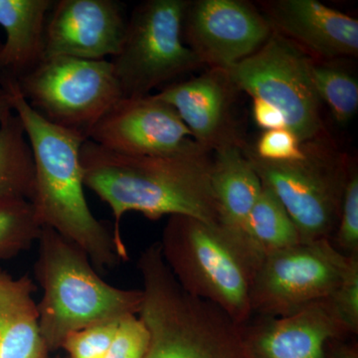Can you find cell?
<instances>
[{"label": "cell", "mask_w": 358, "mask_h": 358, "mask_svg": "<svg viewBox=\"0 0 358 358\" xmlns=\"http://www.w3.org/2000/svg\"><path fill=\"white\" fill-rule=\"evenodd\" d=\"M52 0H0V79L20 81L45 59V32Z\"/></svg>", "instance_id": "obj_17"}, {"label": "cell", "mask_w": 358, "mask_h": 358, "mask_svg": "<svg viewBox=\"0 0 358 358\" xmlns=\"http://www.w3.org/2000/svg\"><path fill=\"white\" fill-rule=\"evenodd\" d=\"M312 62L300 47L273 31L258 51L226 71L238 91L279 110L303 143L326 134Z\"/></svg>", "instance_id": "obj_9"}, {"label": "cell", "mask_w": 358, "mask_h": 358, "mask_svg": "<svg viewBox=\"0 0 358 358\" xmlns=\"http://www.w3.org/2000/svg\"><path fill=\"white\" fill-rule=\"evenodd\" d=\"M121 320L94 324L71 334L61 350H65L67 358H105Z\"/></svg>", "instance_id": "obj_25"}, {"label": "cell", "mask_w": 358, "mask_h": 358, "mask_svg": "<svg viewBox=\"0 0 358 358\" xmlns=\"http://www.w3.org/2000/svg\"><path fill=\"white\" fill-rule=\"evenodd\" d=\"M186 0H148L127 21L120 50L110 58L122 96H143L202 67L182 38Z\"/></svg>", "instance_id": "obj_7"}, {"label": "cell", "mask_w": 358, "mask_h": 358, "mask_svg": "<svg viewBox=\"0 0 358 358\" xmlns=\"http://www.w3.org/2000/svg\"><path fill=\"white\" fill-rule=\"evenodd\" d=\"M334 312L352 336L358 334V264L329 296Z\"/></svg>", "instance_id": "obj_28"}, {"label": "cell", "mask_w": 358, "mask_h": 358, "mask_svg": "<svg viewBox=\"0 0 358 358\" xmlns=\"http://www.w3.org/2000/svg\"><path fill=\"white\" fill-rule=\"evenodd\" d=\"M80 160L85 187L110 207L115 237L122 246L120 225L128 212L150 220L179 215L220 224L211 185V152L202 147L171 155H126L87 140Z\"/></svg>", "instance_id": "obj_1"}, {"label": "cell", "mask_w": 358, "mask_h": 358, "mask_svg": "<svg viewBox=\"0 0 358 358\" xmlns=\"http://www.w3.org/2000/svg\"><path fill=\"white\" fill-rule=\"evenodd\" d=\"M150 334L138 315L122 317L105 358H145Z\"/></svg>", "instance_id": "obj_26"}, {"label": "cell", "mask_w": 358, "mask_h": 358, "mask_svg": "<svg viewBox=\"0 0 358 358\" xmlns=\"http://www.w3.org/2000/svg\"><path fill=\"white\" fill-rule=\"evenodd\" d=\"M28 275L14 278L0 267V358H49Z\"/></svg>", "instance_id": "obj_18"}, {"label": "cell", "mask_w": 358, "mask_h": 358, "mask_svg": "<svg viewBox=\"0 0 358 358\" xmlns=\"http://www.w3.org/2000/svg\"><path fill=\"white\" fill-rule=\"evenodd\" d=\"M34 162L22 122L11 114L0 122V199L31 197Z\"/></svg>", "instance_id": "obj_21"}, {"label": "cell", "mask_w": 358, "mask_h": 358, "mask_svg": "<svg viewBox=\"0 0 358 358\" xmlns=\"http://www.w3.org/2000/svg\"><path fill=\"white\" fill-rule=\"evenodd\" d=\"M245 147L243 141H240L211 152V185L220 224L243 237L245 223L263 188Z\"/></svg>", "instance_id": "obj_19"}, {"label": "cell", "mask_w": 358, "mask_h": 358, "mask_svg": "<svg viewBox=\"0 0 358 358\" xmlns=\"http://www.w3.org/2000/svg\"><path fill=\"white\" fill-rule=\"evenodd\" d=\"M358 258H346L329 240L300 242L263 259L251 292L252 315L282 317L336 292Z\"/></svg>", "instance_id": "obj_10"}, {"label": "cell", "mask_w": 358, "mask_h": 358, "mask_svg": "<svg viewBox=\"0 0 358 358\" xmlns=\"http://www.w3.org/2000/svg\"><path fill=\"white\" fill-rule=\"evenodd\" d=\"M0 84L8 92L31 148L34 180L28 201L40 226L81 247L99 270H110L128 260L114 228L92 213L85 197L80 152L88 138L45 120L26 102L17 82L0 79Z\"/></svg>", "instance_id": "obj_2"}, {"label": "cell", "mask_w": 358, "mask_h": 358, "mask_svg": "<svg viewBox=\"0 0 358 358\" xmlns=\"http://www.w3.org/2000/svg\"><path fill=\"white\" fill-rule=\"evenodd\" d=\"M55 358H67V357H62V355H58V357H56Z\"/></svg>", "instance_id": "obj_32"}, {"label": "cell", "mask_w": 358, "mask_h": 358, "mask_svg": "<svg viewBox=\"0 0 358 358\" xmlns=\"http://www.w3.org/2000/svg\"><path fill=\"white\" fill-rule=\"evenodd\" d=\"M181 288L227 313L238 326L252 317L251 292L261 259L245 238L221 224L171 216L159 242Z\"/></svg>", "instance_id": "obj_5"}, {"label": "cell", "mask_w": 358, "mask_h": 358, "mask_svg": "<svg viewBox=\"0 0 358 358\" xmlns=\"http://www.w3.org/2000/svg\"><path fill=\"white\" fill-rule=\"evenodd\" d=\"M273 31L315 60H338L358 54V21L317 0H272L262 4Z\"/></svg>", "instance_id": "obj_16"}, {"label": "cell", "mask_w": 358, "mask_h": 358, "mask_svg": "<svg viewBox=\"0 0 358 358\" xmlns=\"http://www.w3.org/2000/svg\"><path fill=\"white\" fill-rule=\"evenodd\" d=\"M312 77L320 102L326 103L339 124H348L358 110L357 77L338 60L313 59Z\"/></svg>", "instance_id": "obj_22"}, {"label": "cell", "mask_w": 358, "mask_h": 358, "mask_svg": "<svg viewBox=\"0 0 358 358\" xmlns=\"http://www.w3.org/2000/svg\"><path fill=\"white\" fill-rule=\"evenodd\" d=\"M252 107H253L252 113H253L254 121L261 128L266 131L288 129L284 115L270 103L259 100V99H253Z\"/></svg>", "instance_id": "obj_29"}, {"label": "cell", "mask_w": 358, "mask_h": 358, "mask_svg": "<svg viewBox=\"0 0 358 358\" xmlns=\"http://www.w3.org/2000/svg\"><path fill=\"white\" fill-rule=\"evenodd\" d=\"M37 243L39 324L50 352L80 329L140 313L143 291L103 281L81 247L49 227H42Z\"/></svg>", "instance_id": "obj_3"}, {"label": "cell", "mask_w": 358, "mask_h": 358, "mask_svg": "<svg viewBox=\"0 0 358 358\" xmlns=\"http://www.w3.org/2000/svg\"><path fill=\"white\" fill-rule=\"evenodd\" d=\"M115 0L54 1L45 32V58L105 60L120 50L127 26Z\"/></svg>", "instance_id": "obj_13"}, {"label": "cell", "mask_w": 358, "mask_h": 358, "mask_svg": "<svg viewBox=\"0 0 358 358\" xmlns=\"http://www.w3.org/2000/svg\"><path fill=\"white\" fill-rule=\"evenodd\" d=\"M272 32L262 13L239 0L188 1L183 14V41L209 68L229 69L258 51Z\"/></svg>", "instance_id": "obj_11"}, {"label": "cell", "mask_w": 358, "mask_h": 358, "mask_svg": "<svg viewBox=\"0 0 358 358\" xmlns=\"http://www.w3.org/2000/svg\"><path fill=\"white\" fill-rule=\"evenodd\" d=\"M243 235L250 249L261 260L301 242L298 230L284 205L265 185L250 211Z\"/></svg>", "instance_id": "obj_20"}, {"label": "cell", "mask_w": 358, "mask_h": 358, "mask_svg": "<svg viewBox=\"0 0 358 358\" xmlns=\"http://www.w3.org/2000/svg\"><path fill=\"white\" fill-rule=\"evenodd\" d=\"M138 268L143 293L138 317L150 334L145 358H254L241 326L181 288L157 242L141 254Z\"/></svg>", "instance_id": "obj_4"}, {"label": "cell", "mask_w": 358, "mask_h": 358, "mask_svg": "<svg viewBox=\"0 0 358 358\" xmlns=\"http://www.w3.org/2000/svg\"><path fill=\"white\" fill-rule=\"evenodd\" d=\"M17 85L26 102L45 120L87 138L99 120L124 96L106 59L45 58Z\"/></svg>", "instance_id": "obj_8"}, {"label": "cell", "mask_w": 358, "mask_h": 358, "mask_svg": "<svg viewBox=\"0 0 358 358\" xmlns=\"http://www.w3.org/2000/svg\"><path fill=\"white\" fill-rule=\"evenodd\" d=\"M11 114H13V109L10 96L7 90L0 84V122Z\"/></svg>", "instance_id": "obj_31"}, {"label": "cell", "mask_w": 358, "mask_h": 358, "mask_svg": "<svg viewBox=\"0 0 358 358\" xmlns=\"http://www.w3.org/2000/svg\"><path fill=\"white\" fill-rule=\"evenodd\" d=\"M241 329L254 358H327L334 341L355 336L329 298L288 317L252 315Z\"/></svg>", "instance_id": "obj_14"}, {"label": "cell", "mask_w": 358, "mask_h": 358, "mask_svg": "<svg viewBox=\"0 0 358 358\" xmlns=\"http://www.w3.org/2000/svg\"><path fill=\"white\" fill-rule=\"evenodd\" d=\"M41 229L27 199H0V260H10L31 248Z\"/></svg>", "instance_id": "obj_23"}, {"label": "cell", "mask_w": 358, "mask_h": 358, "mask_svg": "<svg viewBox=\"0 0 358 358\" xmlns=\"http://www.w3.org/2000/svg\"><path fill=\"white\" fill-rule=\"evenodd\" d=\"M331 245L346 258H358V171L350 164L338 227Z\"/></svg>", "instance_id": "obj_24"}, {"label": "cell", "mask_w": 358, "mask_h": 358, "mask_svg": "<svg viewBox=\"0 0 358 358\" xmlns=\"http://www.w3.org/2000/svg\"><path fill=\"white\" fill-rule=\"evenodd\" d=\"M237 92L227 71L209 68L199 77L164 87L155 95L178 112L195 141L212 152L242 141L234 117Z\"/></svg>", "instance_id": "obj_15"}, {"label": "cell", "mask_w": 358, "mask_h": 358, "mask_svg": "<svg viewBox=\"0 0 358 358\" xmlns=\"http://www.w3.org/2000/svg\"><path fill=\"white\" fill-rule=\"evenodd\" d=\"M1 45H2V43H1V42H0V49H1Z\"/></svg>", "instance_id": "obj_33"}, {"label": "cell", "mask_w": 358, "mask_h": 358, "mask_svg": "<svg viewBox=\"0 0 358 358\" xmlns=\"http://www.w3.org/2000/svg\"><path fill=\"white\" fill-rule=\"evenodd\" d=\"M257 157L267 162H285L303 157V143L289 129H271L261 134L256 148Z\"/></svg>", "instance_id": "obj_27"}, {"label": "cell", "mask_w": 358, "mask_h": 358, "mask_svg": "<svg viewBox=\"0 0 358 358\" xmlns=\"http://www.w3.org/2000/svg\"><path fill=\"white\" fill-rule=\"evenodd\" d=\"M357 336L338 339L329 350L327 358H358Z\"/></svg>", "instance_id": "obj_30"}, {"label": "cell", "mask_w": 358, "mask_h": 358, "mask_svg": "<svg viewBox=\"0 0 358 358\" xmlns=\"http://www.w3.org/2000/svg\"><path fill=\"white\" fill-rule=\"evenodd\" d=\"M88 140L126 155H171L201 147L178 112L155 94L122 96L93 127Z\"/></svg>", "instance_id": "obj_12"}, {"label": "cell", "mask_w": 358, "mask_h": 358, "mask_svg": "<svg viewBox=\"0 0 358 358\" xmlns=\"http://www.w3.org/2000/svg\"><path fill=\"white\" fill-rule=\"evenodd\" d=\"M303 159L285 162L259 159L247 147L245 152L263 185L284 205L301 242L331 241L352 162L326 134L303 143Z\"/></svg>", "instance_id": "obj_6"}]
</instances>
